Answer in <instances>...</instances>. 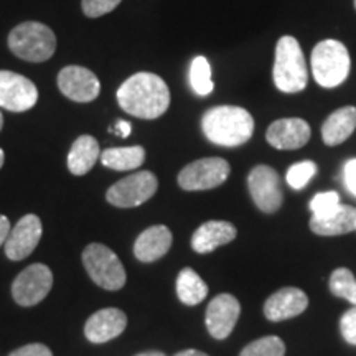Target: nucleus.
Wrapping results in <instances>:
<instances>
[{"label": "nucleus", "instance_id": "nucleus-1", "mask_svg": "<svg viewBox=\"0 0 356 356\" xmlns=\"http://www.w3.org/2000/svg\"><path fill=\"white\" fill-rule=\"evenodd\" d=\"M115 96L122 111L139 119H157L170 106V89L154 73H137L127 78Z\"/></svg>", "mask_w": 356, "mask_h": 356}, {"label": "nucleus", "instance_id": "nucleus-2", "mask_svg": "<svg viewBox=\"0 0 356 356\" xmlns=\"http://www.w3.org/2000/svg\"><path fill=\"white\" fill-rule=\"evenodd\" d=\"M207 139L221 147H239L254 134V118L238 106H216L202 118Z\"/></svg>", "mask_w": 356, "mask_h": 356}, {"label": "nucleus", "instance_id": "nucleus-3", "mask_svg": "<svg viewBox=\"0 0 356 356\" xmlns=\"http://www.w3.org/2000/svg\"><path fill=\"white\" fill-rule=\"evenodd\" d=\"M273 79L275 88L286 95L304 91L309 81V71L304 51L297 38L286 35L275 44Z\"/></svg>", "mask_w": 356, "mask_h": 356}, {"label": "nucleus", "instance_id": "nucleus-4", "mask_svg": "<svg viewBox=\"0 0 356 356\" xmlns=\"http://www.w3.org/2000/svg\"><path fill=\"white\" fill-rule=\"evenodd\" d=\"M8 48L22 60L43 63L55 53L56 37L50 26L40 22H25L17 25L8 35Z\"/></svg>", "mask_w": 356, "mask_h": 356}, {"label": "nucleus", "instance_id": "nucleus-5", "mask_svg": "<svg viewBox=\"0 0 356 356\" xmlns=\"http://www.w3.org/2000/svg\"><path fill=\"white\" fill-rule=\"evenodd\" d=\"M351 60L346 47L338 40H322L312 51V73L322 88H337L346 81Z\"/></svg>", "mask_w": 356, "mask_h": 356}, {"label": "nucleus", "instance_id": "nucleus-6", "mask_svg": "<svg viewBox=\"0 0 356 356\" xmlns=\"http://www.w3.org/2000/svg\"><path fill=\"white\" fill-rule=\"evenodd\" d=\"M83 264L89 277L104 291H119L126 286V269L121 259L104 244H89L83 251Z\"/></svg>", "mask_w": 356, "mask_h": 356}, {"label": "nucleus", "instance_id": "nucleus-7", "mask_svg": "<svg viewBox=\"0 0 356 356\" xmlns=\"http://www.w3.org/2000/svg\"><path fill=\"white\" fill-rule=\"evenodd\" d=\"M231 172L229 163L221 157H204L181 168L178 185L186 191L211 190L225 184Z\"/></svg>", "mask_w": 356, "mask_h": 356}, {"label": "nucleus", "instance_id": "nucleus-8", "mask_svg": "<svg viewBox=\"0 0 356 356\" xmlns=\"http://www.w3.org/2000/svg\"><path fill=\"white\" fill-rule=\"evenodd\" d=\"M157 190V177L152 172L144 170L132 173L114 184L106 193V200L118 208H136L149 202Z\"/></svg>", "mask_w": 356, "mask_h": 356}, {"label": "nucleus", "instance_id": "nucleus-9", "mask_svg": "<svg viewBox=\"0 0 356 356\" xmlns=\"http://www.w3.org/2000/svg\"><path fill=\"white\" fill-rule=\"evenodd\" d=\"M53 286V274L44 264H32L17 275L12 284V296L22 307H33L48 296Z\"/></svg>", "mask_w": 356, "mask_h": 356}, {"label": "nucleus", "instance_id": "nucleus-10", "mask_svg": "<svg viewBox=\"0 0 356 356\" xmlns=\"http://www.w3.org/2000/svg\"><path fill=\"white\" fill-rule=\"evenodd\" d=\"M248 188L254 204L262 213H275L282 207L284 193L279 173L269 165H257L249 172Z\"/></svg>", "mask_w": 356, "mask_h": 356}, {"label": "nucleus", "instance_id": "nucleus-11", "mask_svg": "<svg viewBox=\"0 0 356 356\" xmlns=\"http://www.w3.org/2000/svg\"><path fill=\"white\" fill-rule=\"evenodd\" d=\"M38 101L33 81L13 71H0V108L10 113H25Z\"/></svg>", "mask_w": 356, "mask_h": 356}, {"label": "nucleus", "instance_id": "nucleus-12", "mask_svg": "<svg viewBox=\"0 0 356 356\" xmlns=\"http://www.w3.org/2000/svg\"><path fill=\"white\" fill-rule=\"evenodd\" d=\"M58 88L63 96L74 102H91L101 92L99 79L91 70L83 66H66L58 74Z\"/></svg>", "mask_w": 356, "mask_h": 356}, {"label": "nucleus", "instance_id": "nucleus-13", "mask_svg": "<svg viewBox=\"0 0 356 356\" xmlns=\"http://www.w3.org/2000/svg\"><path fill=\"white\" fill-rule=\"evenodd\" d=\"M241 315V304L231 293H220L207 309V328L215 340H225L234 330Z\"/></svg>", "mask_w": 356, "mask_h": 356}, {"label": "nucleus", "instance_id": "nucleus-14", "mask_svg": "<svg viewBox=\"0 0 356 356\" xmlns=\"http://www.w3.org/2000/svg\"><path fill=\"white\" fill-rule=\"evenodd\" d=\"M42 220L37 215H25L13 226L8 234L6 246V254L12 261H24L35 251L42 239Z\"/></svg>", "mask_w": 356, "mask_h": 356}, {"label": "nucleus", "instance_id": "nucleus-15", "mask_svg": "<svg viewBox=\"0 0 356 356\" xmlns=\"http://www.w3.org/2000/svg\"><path fill=\"white\" fill-rule=\"evenodd\" d=\"M309 122L300 118H284L267 129L266 139L277 150H297L310 140Z\"/></svg>", "mask_w": 356, "mask_h": 356}, {"label": "nucleus", "instance_id": "nucleus-16", "mask_svg": "<svg viewBox=\"0 0 356 356\" xmlns=\"http://www.w3.org/2000/svg\"><path fill=\"white\" fill-rule=\"evenodd\" d=\"M309 307V297L297 287H284L274 292L264 304V315L270 322H284L304 314Z\"/></svg>", "mask_w": 356, "mask_h": 356}, {"label": "nucleus", "instance_id": "nucleus-17", "mask_svg": "<svg viewBox=\"0 0 356 356\" xmlns=\"http://www.w3.org/2000/svg\"><path fill=\"white\" fill-rule=\"evenodd\" d=\"M127 327V317L122 310L119 309H102L92 314L88 318L86 327H84V335L91 343H106V341L114 340Z\"/></svg>", "mask_w": 356, "mask_h": 356}, {"label": "nucleus", "instance_id": "nucleus-18", "mask_svg": "<svg viewBox=\"0 0 356 356\" xmlns=\"http://www.w3.org/2000/svg\"><path fill=\"white\" fill-rule=\"evenodd\" d=\"M173 243L172 231L163 225H155L139 234L134 244V254L140 262L159 261L170 251Z\"/></svg>", "mask_w": 356, "mask_h": 356}, {"label": "nucleus", "instance_id": "nucleus-19", "mask_svg": "<svg viewBox=\"0 0 356 356\" xmlns=\"http://www.w3.org/2000/svg\"><path fill=\"white\" fill-rule=\"evenodd\" d=\"M238 236V229L229 221H207L193 233L191 248L198 254L213 252L216 248L225 246Z\"/></svg>", "mask_w": 356, "mask_h": 356}, {"label": "nucleus", "instance_id": "nucleus-20", "mask_svg": "<svg viewBox=\"0 0 356 356\" xmlns=\"http://www.w3.org/2000/svg\"><path fill=\"white\" fill-rule=\"evenodd\" d=\"M356 131V108L355 106H345L337 109L325 119L322 126L323 144L335 147L343 144L350 139L351 134Z\"/></svg>", "mask_w": 356, "mask_h": 356}, {"label": "nucleus", "instance_id": "nucleus-21", "mask_svg": "<svg viewBox=\"0 0 356 356\" xmlns=\"http://www.w3.org/2000/svg\"><path fill=\"white\" fill-rule=\"evenodd\" d=\"M310 229L318 236H341L356 231V208L350 204H340L328 216H312Z\"/></svg>", "mask_w": 356, "mask_h": 356}, {"label": "nucleus", "instance_id": "nucleus-22", "mask_svg": "<svg viewBox=\"0 0 356 356\" xmlns=\"http://www.w3.org/2000/svg\"><path fill=\"white\" fill-rule=\"evenodd\" d=\"M101 157L99 144L92 136H81L74 140L68 154V168L73 175H86Z\"/></svg>", "mask_w": 356, "mask_h": 356}, {"label": "nucleus", "instance_id": "nucleus-23", "mask_svg": "<svg viewBox=\"0 0 356 356\" xmlns=\"http://www.w3.org/2000/svg\"><path fill=\"white\" fill-rule=\"evenodd\" d=\"M99 159L102 165L111 170H136L145 162V149L140 145L113 147V149H106Z\"/></svg>", "mask_w": 356, "mask_h": 356}, {"label": "nucleus", "instance_id": "nucleus-24", "mask_svg": "<svg viewBox=\"0 0 356 356\" xmlns=\"http://www.w3.org/2000/svg\"><path fill=\"white\" fill-rule=\"evenodd\" d=\"M177 296L185 305H198L207 299L208 286L193 269L185 267L177 277Z\"/></svg>", "mask_w": 356, "mask_h": 356}, {"label": "nucleus", "instance_id": "nucleus-25", "mask_svg": "<svg viewBox=\"0 0 356 356\" xmlns=\"http://www.w3.org/2000/svg\"><path fill=\"white\" fill-rule=\"evenodd\" d=\"M190 84L198 96H208L215 89L211 65L204 56H197L190 66Z\"/></svg>", "mask_w": 356, "mask_h": 356}, {"label": "nucleus", "instance_id": "nucleus-26", "mask_svg": "<svg viewBox=\"0 0 356 356\" xmlns=\"http://www.w3.org/2000/svg\"><path fill=\"white\" fill-rule=\"evenodd\" d=\"M328 287L335 297L348 300L350 304L356 305V279L353 273L346 267L335 269L328 280Z\"/></svg>", "mask_w": 356, "mask_h": 356}, {"label": "nucleus", "instance_id": "nucleus-27", "mask_svg": "<svg viewBox=\"0 0 356 356\" xmlns=\"http://www.w3.org/2000/svg\"><path fill=\"white\" fill-rule=\"evenodd\" d=\"M286 345L279 337H264L246 345L239 356H284Z\"/></svg>", "mask_w": 356, "mask_h": 356}, {"label": "nucleus", "instance_id": "nucleus-28", "mask_svg": "<svg viewBox=\"0 0 356 356\" xmlns=\"http://www.w3.org/2000/svg\"><path fill=\"white\" fill-rule=\"evenodd\" d=\"M318 167L312 160H304V162L293 163L287 170V184L293 190H304L309 181L317 175Z\"/></svg>", "mask_w": 356, "mask_h": 356}, {"label": "nucleus", "instance_id": "nucleus-29", "mask_svg": "<svg viewBox=\"0 0 356 356\" xmlns=\"http://www.w3.org/2000/svg\"><path fill=\"white\" fill-rule=\"evenodd\" d=\"M340 195L337 191H322L317 193L310 202V211L314 218H325L340 207Z\"/></svg>", "mask_w": 356, "mask_h": 356}, {"label": "nucleus", "instance_id": "nucleus-30", "mask_svg": "<svg viewBox=\"0 0 356 356\" xmlns=\"http://www.w3.org/2000/svg\"><path fill=\"white\" fill-rule=\"evenodd\" d=\"M122 0H83V12L89 19H97V17L106 15L113 12Z\"/></svg>", "mask_w": 356, "mask_h": 356}, {"label": "nucleus", "instance_id": "nucleus-31", "mask_svg": "<svg viewBox=\"0 0 356 356\" xmlns=\"http://www.w3.org/2000/svg\"><path fill=\"white\" fill-rule=\"evenodd\" d=\"M340 332L346 343L356 346V305L345 312L340 318Z\"/></svg>", "mask_w": 356, "mask_h": 356}, {"label": "nucleus", "instance_id": "nucleus-32", "mask_svg": "<svg viewBox=\"0 0 356 356\" xmlns=\"http://www.w3.org/2000/svg\"><path fill=\"white\" fill-rule=\"evenodd\" d=\"M8 356H53L51 350L43 343H30L12 351Z\"/></svg>", "mask_w": 356, "mask_h": 356}, {"label": "nucleus", "instance_id": "nucleus-33", "mask_svg": "<svg viewBox=\"0 0 356 356\" xmlns=\"http://www.w3.org/2000/svg\"><path fill=\"white\" fill-rule=\"evenodd\" d=\"M343 180L346 190L356 197V159L346 160L343 165Z\"/></svg>", "mask_w": 356, "mask_h": 356}, {"label": "nucleus", "instance_id": "nucleus-34", "mask_svg": "<svg viewBox=\"0 0 356 356\" xmlns=\"http://www.w3.org/2000/svg\"><path fill=\"white\" fill-rule=\"evenodd\" d=\"M8 234H10V221L7 216L0 215V246L6 244Z\"/></svg>", "mask_w": 356, "mask_h": 356}, {"label": "nucleus", "instance_id": "nucleus-35", "mask_svg": "<svg viewBox=\"0 0 356 356\" xmlns=\"http://www.w3.org/2000/svg\"><path fill=\"white\" fill-rule=\"evenodd\" d=\"M115 131H118V134L122 137V139H126V137L131 136L132 124L127 121H118V124H115Z\"/></svg>", "mask_w": 356, "mask_h": 356}, {"label": "nucleus", "instance_id": "nucleus-36", "mask_svg": "<svg viewBox=\"0 0 356 356\" xmlns=\"http://www.w3.org/2000/svg\"><path fill=\"white\" fill-rule=\"evenodd\" d=\"M175 356H208V355L198 350H185V351H180V353H177Z\"/></svg>", "mask_w": 356, "mask_h": 356}, {"label": "nucleus", "instance_id": "nucleus-37", "mask_svg": "<svg viewBox=\"0 0 356 356\" xmlns=\"http://www.w3.org/2000/svg\"><path fill=\"white\" fill-rule=\"evenodd\" d=\"M136 356H165L162 351H145V353H139Z\"/></svg>", "mask_w": 356, "mask_h": 356}, {"label": "nucleus", "instance_id": "nucleus-38", "mask_svg": "<svg viewBox=\"0 0 356 356\" xmlns=\"http://www.w3.org/2000/svg\"><path fill=\"white\" fill-rule=\"evenodd\" d=\"M3 160H6V155H3V150L0 149V168L3 165Z\"/></svg>", "mask_w": 356, "mask_h": 356}, {"label": "nucleus", "instance_id": "nucleus-39", "mask_svg": "<svg viewBox=\"0 0 356 356\" xmlns=\"http://www.w3.org/2000/svg\"><path fill=\"white\" fill-rule=\"evenodd\" d=\"M2 127H3V115L0 113V131H2Z\"/></svg>", "mask_w": 356, "mask_h": 356}, {"label": "nucleus", "instance_id": "nucleus-40", "mask_svg": "<svg viewBox=\"0 0 356 356\" xmlns=\"http://www.w3.org/2000/svg\"><path fill=\"white\" fill-rule=\"evenodd\" d=\"M355 8H356V0H355Z\"/></svg>", "mask_w": 356, "mask_h": 356}]
</instances>
